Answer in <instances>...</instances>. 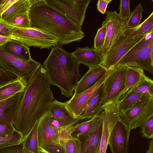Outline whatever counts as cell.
I'll return each instance as SVG.
<instances>
[{
	"label": "cell",
	"instance_id": "obj_1",
	"mask_svg": "<svg viewBox=\"0 0 153 153\" xmlns=\"http://www.w3.org/2000/svg\"><path fill=\"white\" fill-rule=\"evenodd\" d=\"M54 99L41 65L25 88L12 124L15 131L21 134L24 140L38 119L48 111L50 104Z\"/></svg>",
	"mask_w": 153,
	"mask_h": 153
},
{
	"label": "cell",
	"instance_id": "obj_2",
	"mask_svg": "<svg viewBox=\"0 0 153 153\" xmlns=\"http://www.w3.org/2000/svg\"><path fill=\"white\" fill-rule=\"evenodd\" d=\"M30 1L29 16L31 27L42 30L58 38L59 46L79 42L85 37L82 28L46 0Z\"/></svg>",
	"mask_w": 153,
	"mask_h": 153
},
{
	"label": "cell",
	"instance_id": "obj_3",
	"mask_svg": "<svg viewBox=\"0 0 153 153\" xmlns=\"http://www.w3.org/2000/svg\"><path fill=\"white\" fill-rule=\"evenodd\" d=\"M79 65L72 53L66 52L58 45L51 48L42 65L50 85L57 86L62 95L69 97L73 96L81 76Z\"/></svg>",
	"mask_w": 153,
	"mask_h": 153
},
{
	"label": "cell",
	"instance_id": "obj_4",
	"mask_svg": "<svg viewBox=\"0 0 153 153\" xmlns=\"http://www.w3.org/2000/svg\"><path fill=\"white\" fill-rule=\"evenodd\" d=\"M119 66L137 67L153 74V31L146 34L123 57L116 65Z\"/></svg>",
	"mask_w": 153,
	"mask_h": 153
},
{
	"label": "cell",
	"instance_id": "obj_5",
	"mask_svg": "<svg viewBox=\"0 0 153 153\" xmlns=\"http://www.w3.org/2000/svg\"><path fill=\"white\" fill-rule=\"evenodd\" d=\"M0 21L8 30L11 39L29 48L47 49L58 45L59 39L42 30L33 28H25L11 25L0 18Z\"/></svg>",
	"mask_w": 153,
	"mask_h": 153
},
{
	"label": "cell",
	"instance_id": "obj_6",
	"mask_svg": "<svg viewBox=\"0 0 153 153\" xmlns=\"http://www.w3.org/2000/svg\"><path fill=\"white\" fill-rule=\"evenodd\" d=\"M38 145L41 153H67L59 140V127L54 126L48 111L37 121Z\"/></svg>",
	"mask_w": 153,
	"mask_h": 153
},
{
	"label": "cell",
	"instance_id": "obj_7",
	"mask_svg": "<svg viewBox=\"0 0 153 153\" xmlns=\"http://www.w3.org/2000/svg\"><path fill=\"white\" fill-rule=\"evenodd\" d=\"M0 65L5 70L17 76L27 86L41 65L33 59L26 61L15 57L0 47Z\"/></svg>",
	"mask_w": 153,
	"mask_h": 153
},
{
	"label": "cell",
	"instance_id": "obj_8",
	"mask_svg": "<svg viewBox=\"0 0 153 153\" xmlns=\"http://www.w3.org/2000/svg\"><path fill=\"white\" fill-rule=\"evenodd\" d=\"M126 67L116 66L103 83L102 108L110 103L117 102L121 97L125 88Z\"/></svg>",
	"mask_w": 153,
	"mask_h": 153
},
{
	"label": "cell",
	"instance_id": "obj_9",
	"mask_svg": "<svg viewBox=\"0 0 153 153\" xmlns=\"http://www.w3.org/2000/svg\"><path fill=\"white\" fill-rule=\"evenodd\" d=\"M46 1L48 4L82 28L86 11L91 0H46Z\"/></svg>",
	"mask_w": 153,
	"mask_h": 153
},
{
	"label": "cell",
	"instance_id": "obj_10",
	"mask_svg": "<svg viewBox=\"0 0 153 153\" xmlns=\"http://www.w3.org/2000/svg\"><path fill=\"white\" fill-rule=\"evenodd\" d=\"M145 35L131 37L122 34L111 47L100 65L107 70L113 69L123 57Z\"/></svg>",
	"mask_w": 153,
	"mask_h": 153
},
{
	"label": "cell",
	"instance_id": "obj_11",
	"mask_svg": "<svg viewBox=\"0 0 153 153\" xmlns=\"http://www.w3.org/2000/svg\"><path fill=\"white\" fill-rule=\"evenodd\" d=\"M153 115V98H150L136 105L125 113L119 114L120 121L129 131L141 127Z\"/></svg>",
	"mask_w": 153,
	"mask_h": 153
},
{
	"label": "cell",
	"instance_id": "obj_12",
	"mask_svg": "<svg viewBox=\"0 0 153 153\" xmlns=\"http://www.w3.org/2000/svg\"><path fill=\"white\" fill-rule=\"evenodd\" d=\"M106 12L105 19L102 23L106 27L105 39L100 52L102 59L114 44L127 29V21L121 19L116 11Z\"/></svg>",
	"mask_w": 153,
	"mask_h": 153
},
{
	"label": "cell",
	"instance_id": "obj_13",
	"mask_svg": "<svg viewBox=\"0 0 153 153\" xmlns=\"http://www.w3.org/2000/svg\"><path fill=\"white\" fill-rule=\"evenodd\" d=\"M100 113L94 117L92 127L89 132L78 138L81 143V153H100L102 128Z\"/></svg>",
	"mask_w": 153,
	"mask_h": 153
},
{
	"label": "cell",
	"instance_id": "obj_14",
	"mask_svg": "<svg viewBox=\"0 0 153 153\" xmlns=\"http://www.w3.org/2000/svg\"><path fill=\"white\" fill-rule=\"evenodd\" d=\"M100 114L102 123L100 153H106L111 131L116 123L120 121L117 102L105 105Z\"/></svg>",
	"mask_w": 153,
	"mask_h": 153
},
{
	"label": "cell",
	"instance_id": "obj_15",
	"mask_svg": "<svg viewBox=\"0 0 153 153\" xmlns=\"http://www.w3.org/2000/svg\"><path fill=\"white\" fill-rule=\"evenodd\" d=\"M112 70H108L103 76L90 88L79 94H74L69 100L64 102L68 109L75 119L79 118L91 96L104 82Z\"/></svg>",
	"mask_w": 153,
	"mask_h": 153
},
{
	"label": "cell",
	"instance_id": "obj_16",
	"mask_svg": "<svg viewBox=\"0 0 153 153\" xmlns=\"http://www.w3.org/2000/svg\"><path fill=\"white\" fill-rule=\"evenodd\" d=\"M130 132L120 121L116 123L108 142L112 153H127Z\"/></svg>",
	"mask_w": 153,
	"mask_h": 153
},
{
	"label": "cell",
	"instance_id": "obj_17",
	"mask_svg": "<svg viewBox=\"0 0 153 153\" xmlns=\"http://www.w3.org/2000/svg\"><path fill=\"white\" fill-rule=\"evenodd\" d=\"M24 91L0 101V123L12 125Z\"/></svg>",
	"mask_w": 153,
	"mask_h": 153
},
{
	"label": "cell",
	"instance_id": "obj_18",
	"mask_svg": "<svg viewBox=\"0 0 153 153\" xmlns=\"http://www.w3.org/2000/svg\"><path fill=\"white\" fill-rule=\"evenodd\" d=\"M103 83L91 96L79 118L87 121L101 113L103 108L102 102L104 94Z\"/></svg>",
	"mask_w": 153,
	"mask_h": 153
},
{
	"label": "cell",
	"instance_id": "obj_19",
	"mask_svg": "<svg viewBox=\"0 0 153 153\" xmlns=\"http://www.w3.org/2000/svg\"><path fill=\"white\" fill-rule=\"evenodd\" d=\"M108 70L100 65L89 68L81 79L78 81L74 89V94H79L98 82Z\"/></svg>",
	"mask_w": 153,
	"mask_h": 153
},
{
	"label": "cell",
	"instance_id": "obj_20",
	"mask_svg": "<svg viewBox=\"0 0 153 153\" xmlns=\"http://www.w3.org/2000/svg\"><path fill=\"white\" fill-rule=\"evenodd\" d=\"M72 54L79 64H82L89 68L100 65L102 60L99 51L88 47H78Z\"/></svg>",
	"mask_w": 153,
	"mask_h": 153
},
{
	"label": "cell",
	"instance_id": "obj_21",
	"mask_svg": "<svg viewBox=\"0 0 153 153\" xmlns=\"http://www.w3.org/2000/svg\"><path fill=\"white\" fill-rule=\"evenodd\" d=\"M48 111L52 118L57 120L59 127L68 125L75 121V119L68 109L64 102L54 99L50 104Z\"/></svg>",
	"mask_w": 153,
	"mask_h": 153
},
{
	"label": "cell",
	"instance_id": "obj_22",
	"mask_svg": "<svg viewBox=\"0 0 153 153\" xmlns=\"http://www.w3.org/2000/svg\"><path fill=\"white\" fill-rule=\"evenodd\" d=\"M150 98L136 92H126L117 102L119 114L125 113L136 105Z\"/></svg>",
	"mask_w": 153,
	"mask_h": 153
},
{
	"label": "cell",
	"instance_id": "obj_23",
	"mask_svg": "<svg viewBox=\"0 0 153 153\" xmlns=\"http://www.w3.org/2000/svg\"><path fill=\"white\" fill-rule=\"evenodd\" d=\"M147 77L144 70L141 68L133 67H126L125 88L121 97Z\"/></svg>",
	"mask_w": 153,
	"mask_h": 153
},
{
	"label": "cell",
	"instance_id": "obj_24",
	"mask_svg": "<svg viewBox=\"0 0 153 153\" xmlns=\"http://www.w3.org/2000/svg\"><path fill=\"white\" fill-rule=\"evenodd\" d=\"M0 47L8 53L18 58L26 61L32 59L30 48L16 40L11 39Z\"/></svg>",
	"mask_w": 153,
	"mask_h": 153
},
{
	"label": "cell",
	"instance_id": "obj_25",
	"mask_svg": "<svg viewBox=\"0 0 153 153\" xmlns=\"http://www.w3.org/2000/svg\"><path fill=\"white\" fill-rule=\"evenodd\" d=\"M30 6V0H17L2 15L0 18L7 22L18 15L29 13Z\"/></svg>",
	"mask_w": 153,
	"mask_h": 153
},
{
	"label": "cell",
	"instance_id": "obj_26",
	"mask_svg": "<svg viewBox=\"0 0 153 153\" xmlns=\"http://www.w3.org/2000/svg\"><path fill=\"white\" fill-rule=\"evenodd\" d=\"M26 87L25 83L19 79L0 87V101L24 91Z\"/></svg>",
	"mask_w": 153,
	"mask_h": 153
},
{
	"label": "cell",
	"instance_id": "obj_27",
	"mask_svg": "<svg viewBox=\"0 0 153 153\" xmlns=\"http://www.w3.org/2000/svg\"><path fill=\"white\" fill-rule=\"evenodd\" d=\"M153 31V12L142 23L136 27L126 29L123 33L126 36L133 37L144 35Z\"/></svg>",
	"mask_w": 153,
	"mask_h": 153
},
{
	"label": "cell",
	"instance_id": "obj_28",
	"mask_svg": "<svg viewBox=\"0 0 153 153\" xmlns=\"http://www.w3.org/2000/svg\"><path fill=\"white\" fill-rule=\"evenodd\" d=\"M37 128V122L23 141L24 147L33 153H41L39 147Z\"/></svg>",
	"mask_w": 153,
	"mask_h": 153
},
{
	"label": "cell",
	"instance_id": "obj_29",
	"mask_svg": "<svg viewBox=\"0 0 153 153\" xmlns=\"http://www.w3.org/2000/svg\"><path fill=\"white\" fill-rule=\"evenodd\" d=\"M135 92L153 98V81L148 77L127 92Z\"/></svg>",
	"mask_w": 153,
	"mask_h": 153
},
{
	"label": "cell",
	"instance_id": "obj_30",
	"mask_svg": "<svg viewBox=\"0 0 153 153\" xmlns=\"http://www.w3.org/2000/svg\"><path fill=\"white\" fill-rule=\"evenodd\" d=\"M143 9L141 3L138 4L131 13L126 22L127 29L134 28L140 24L143 16Z\"/></svg>",
	"mask_w": 153,
	"mask_h": 153
},
{
	"label": "cell",
	"instance_id": "obj_31",
	"mask_svg": "<svg viewBox=\"0 0 153 153\" xmlns=\"http://www.w3.org/2000/svg\"><path fill=\"white\" fill-rule=\"evenodd\" d=\"M6 22L11 25L17 27H31L29 13L18 15L9 19Z\"/></svg>",
	"mask_w": 153,
	"mask_h": 153
},
{
	"label": "cell",
	"instance_id": "obj_32",
	"mask_svg": "<svg viewBox=\"0 0 153 153\" xmlns=\"http://www.w3.org/2000/svg\"><path fill=\"white\" fill-rule=\"evenodd\" d=\"M94 117L84 121L80 122L77 124V126L72 133L71 136L78 138L80 136L84 135L90 130L93 122Z\"/></svg>",
	"mask_w": 153,
	"mask_h": 153
},
{
	"label": "cell",
	"instance_id": "obj_33",
	"mask_svg": "<svg viewBox=\"0 0 153 153\" xmlns=\"http://www.w3.org/2000/svg\"><path fill=\"white\" fill-rule=\"evenodd\" d=\"M67 153H81V143L78 138L71 136L64 142Z\"/></svg>",
	"mask_w": 153,
	"mask_h": 153
},
{
	"label": "cell",
	"instance_id": "obj_34",
	"mask_svg": "<svg viewBox=\"0 0 153 153\" xmlns=\"http://www.w3.org/2000/svg\"><path fill=\"white\" fill-rule=\"evenodd\" d=\"M102 27L98 29L94 38V48L100 53L104 45L106 36V27L102 23Z\"/></svg>",
	"mask_w": 153,
	"mask_h": 153
},
{
	"label": "cell",
	"instance_id": "obj_35",
	"mask_svg": "<svg viewBox=\"0 0 153 153\" xmlns=\"http://www.w3.org/2000/svg\"><path fill=\"white\" fill-rule=\"evenodd\" d=\"M23 141L17 144L0 146V153H33L24 147Z\"/></svg>",
	"mask_w": 153,
	"mask_h": 153
},
{
	"label": "cell",
	"instance_id": "obj_36",
	"mask_svg": "<svg viewBox=\"0 0 153 153\" xmlns=\"http://www.w3.org/2000/svg\"><path fill=\"white\" fill-rule=\"evenodd\" d=\"M24 140L22 135L15 131L13 134L8 137H0V147L17 144Z\"/></svg>",
	"mask_w": 153,
	"mask_h": 153
},
{
	"label": "cell",
	"instance_id": "obj_37",
	"mask_svg": "<svg viewBox=\"0 0 153 153\" xmlns=\"http://www.w3.org/2000/svg\"><path fill=\"white\" fill-rule=\"evenodd\" d=\"M142 134L147 139L153 137V115L149 118L142 125Z\"/></svg>",
	"mask_w": 153,
	"mask_h": 153
},
{
	"label": "cell",
	"instance_id": "obj_38",
	"mask_svg": "<svg viewBox=\"0 0 153 153\" xmlns=\"http://www.w3.org/2000/svg\"><path fill=\"white\" fill-rule=\"evenodd\" d=\"M19 79L17 76L5 70L0 65V87Z\"/></svg>",
	"mask_w": 153,
	"mask_h": 153
},
{
	"label": "cell",
	"instance_id": "obj_39",
	"mask_svg": "<svg viewBox=\"0 0 153 153\" xmlns=\"http://www.w3.org/2000/svg\"><path fill=\"white\" fill-rule=\"evenodd\" d=\"M129 0H121L119 5L120 12L118 14L120 17L124 20L127 21L130 17L131 12L129 6Z\"/></svg>",
	"mask_w": 153,
	"mask_h": 153
},
{
	"label": "cell",
	"instance_id": "obj_40",
	"mask_svg": "<svg viewBox=\"0 0 153 153\" xmlns=\"http://www.w3.org/2000/svg\"><path fill=\"white\" fill-rule=\"evenodd\" d=\"M15 131L12 124L0 123V137H8L13 134Z\"/></svg>",
	"mask_w": 153,
	"mask_h": 153
},
{
	"label": "cell",
	"instance_id": "obj_41",
	"mask_svg": "<svg viewBox=\"0 0 153 153\" xmlns=\"http://www.w3.org/2000/svg\"><path fill=\"white\" fill-rule=\"evenodd\" d=\"M17 0H0V18L2 15Z\"/></svg>",
	"mask_w": 153,
	"mask_h": 153
},
{
	"label": "cell",
	"instance_id": "obj_42",
	"mask_svg": "<svg viewBox=\"0 0 153 153\" xmlns=\"http://www.w3.org/2000/svg\"><path fill=\"white\" fill-rule=\"evenodd\" d=\"M112 0H99L97 4V9L101 13L104 14L106 12L108 4Z\"/></svg>",
	"mask_w": 153,
	"mask_h": 153
},
{
	"label": "cell",
	"instance_id": "obj_43",
	"mask_svg": "<svg viewBox=\"0 0 153 153\" xmlns=\"http://www.w3.org/2000/svg\"><path fill=\"white\" fill-rule=\"evenodd\" d=\"M0 35L2 36L10 37V34L8 30L0 21Z\"/></svg>",
	"mask_w": 153,
	"mask_h": 153
},
{
	"label": "cell",
	"instance_id": "obj_44",
	"mask_svg": "<svg viewBox=\"0 0 153 153\" xmlns=\"http://www.w3.org/2000/svg\"><path fill=\"white\" fill-rule=\"evenodd\" d=\"M11 39L10 37H6L0 35V47Z\"/></svg>",
	"mask_w": 153,
	"mask_h": 153
},
{
	"label": "cell",
	"instance_id": "obj_45",
	"mask_svg": "<svg viewBox=\"0 0 153 153\" xmlns=\"http://www.w3.org/2000/svg\"><path fill=\"white\" fill-rule=\"evenodd\" d=\"M146 153H153V139L151 138L149 142L148 149Z\"/></svg>",
	"mask_w": 153,
	"mask_h": 153
}]
</instances>
